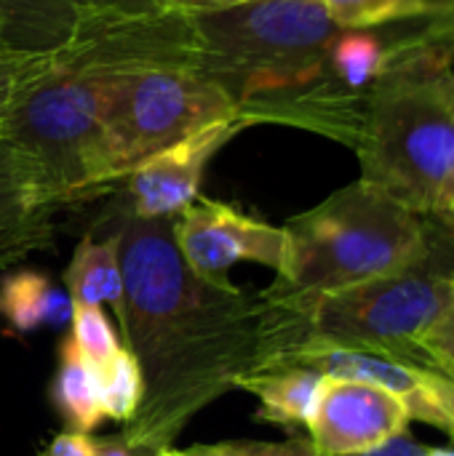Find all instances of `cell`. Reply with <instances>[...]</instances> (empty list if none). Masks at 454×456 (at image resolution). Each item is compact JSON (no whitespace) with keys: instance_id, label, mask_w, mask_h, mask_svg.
Listing matches in <instances>:
<instances>
[{"instance_id":"obj_25","label":"cell","mask_w":454,"mask_h":456,"mask_svg":"<svg viewBox=\"0 0 454 456\" xmlns=\"http://www.w3.org/2000/svg\"><path fill=\"white\" fill-rule=\"evenodd\" d=\"M431 216L454 230V163L450 174H447V179H444V184H442V190H439V198H436V206H433Z\"/></svg>"},{"instance_id":"obj_4","label":"cell","mask_w":454,"mask_h":456,"mask_svg":"<svg viewBox=\"0 0 454 456\" xmlns=\"http://www.w3.org/2000/svg\"><path fill=\"white\" fill-rule=\"evenodd\" d=\"M361 176L409 211L431 216L454 163V67L433 48L391 53L351 147Z\"/></svg>"},{"instance_id":"obj_6","label":"cell","mask_w":454,"mask_h":456,"mask_svg":"<svg viewBox=\"0 0 454 456\" xmlns=\"http://www.w3.org/2000/svg\"><path fill=\"white\" fill-rule=\"evenodd\" d=\"M238 115L227 91L190 61L187 45L134 64L120 77L107 115L118 179L179 139Z\"/></svg>"},{"instance_id":"obj_29","label":"cell","mask_w":454,"mask_h":456,"mask_svg":"<svg viewBox=\"0 0 454 456\" xmlns=\"http://www.w3.org/2000/svg\"><path fill=\"white\" fill-rule=\"evenodd\" d=\"M187 456H246L244 444H217V446H193Z\"/></svg>"},{"instance_id":"obj_1","label":"cell","mask_w":454,"mask_h":456,"mask_svg":"<svg viewBox=\"0 0 454 456\" xmlns=\"http://www.w3.org/2000/svg\"><path fill=\"white\" fill-rule=\"evenodd\" d=\"M115 235L123 273L118 323L144 382L120 436L158 454L244 377L297 350L300 326L294 310L265 291H225L198 278L177 248L174 219L126 214Z\"/></svg>"},{"instance_id":"obj_27","label":"cell","mask_w":454,"mask_h":456,"mask_svg":"<svg viewBox=\"0 0 454 456\" xmlns=\"http://www.w3.org/2000/svg\"><path fill=\"white\" fill-rule=\"evenodd\" d=\"M94 452H96V456H158L155 452H147V449H139V446L128 444L123 436L94 441Z\"/></svg>"},{"instance_id":"obj_18","label":"cell","mask_w":454,"mask_h":456,"mask_svg":"<svg viewBox=\"0 0 454 456\" xmlns=\"http://www.w3.org/2000/svg\"><path fill=\"white\" fill-rule=\"evenodd\" d=\"M340 29H380L409 19L423 0H321Z\"/></svg>"},{"instance_id":"obj_3","label":"cell","mask_w":454,"mask_h":456,"mask_svg":"<svg viewBox=\"0 0 454 456\" xmlns=\"http://www.w3.org/2000/svg\"><path fill=\"white\" fill-rule=\"evenodd\" d=\"M182 16L190 61L227 91L244 118L353 147L367 99L332 72L329 53L343 29L321 0H257Z\"/></svg>"},{"instance_id":"obj_2","label":"cell","mask_w":454,"mask_h":456,"mask_svg":"<svg viewBox=\"0 0 454 456\" xmlns=\"http://www.w3.org/2000/svg\"><path fill=\"white\" fill-rule=\"evenodd\" d=\"M187 45L182 13L96 16L19 94L0 134L48 179L64 206L118 184L107 115L115 88L134 64Z\"/></svg>"},{"instance_id":"obj_20","label":"cell","mask_w":454,"mask_h":456,"mask_svg":"<svg viewBox=\"0 0 454 456\" xmlns=\"http://www.w3.org/2000/svg\"><path fill=\"white\" fill-rule=\"evenodd\" d=\"M51 53L0 48V123L19 99V94L51 64Z\"/></svg>"},{"instance_id":"obj_22","label":"cell","mask_w":454,"mask_h":456,"mask_svg":"<svg viewBox=\"0 0 454 456\" xmlns=\"http://www.w3.org/2000/svg\"><path fill=\"white\" fill-rule=\"evenodd\" d=\"M246 456H321L308 438H292L286 444H244Z\"/></svg>"},{"instance_id":"obj_14","label":"cell","mask_w":454,"mask_h":456,"mask_svg":"<svg viewBox=\"0 0 454 456\" xmlns=\"http://www.w3.org/2000/svg\"><path fill=\"white\" fill-rule=\"evenodd\" d=\"M64 283L72 305H110L115 310V318L120 321L123 273L118 256V235L112 232L104 240H94L91 235H86L72 254V262L64 273Z\"/></svg>"},{"instance_id":"obj_7","label":"cell","mask_w":454,"mask_h":456,"mask_svg":"<svg viewBox=\"0 0 454 456\" xmlns=\"http://www.w3.org/2000/svg\"><path fill=\"white\" fill-rule=\"evenodd\" d=\"M174 240L185 265L217 289H235L230 283V267L238 262H257L276 275L286 259V232L244 211L195 198L179 216H174Z\"/></svg>"},{"instance_id":"obj_16","label":"cell","mask_w":454,"mask_h":456,"mask_svg":"<svg viewBox=\"0 0 454 456\" xmlns=\"http://www.w3.org/2000/svg\"><path fill=\"white\" fill-rule=\"evenodd\" d=\"M380 29L391 53L433 48L454 67V0H423L409 19Z\"/></svg>"},{"instance_id":"obj_24","label":"cell","mask_w":454,"mask_h":456,"mask_svg":"<svg viewBox=\"0 0 454 456\" xmlns=\"http://www.w3.org/2000/svg\"><path fill=\"white\" fill-rule=\"evenodd\" d=\"M244 3H257V0H153L158 11H174V13H201V11H219V8H233Z\"/></svg>"},{"instance_id":"obj_23","label":"cell","mask_w":454,"mask_h":456,"mask_svg":"<svg viewBox=\"0 0 454 456\" xmlns=\"http://www.w3.org/2000/svg\"><path fill=\"white\" fill-rule=\"evenodd\" d=\"M40 456H96V452H94V441H91L88 436L67 430V433L56 436V438L43 449V454Z\"/></svg>"},{"instance_id":"obj_11","label":"cell","mask_w":454,"mask_h":456,"mask_svg":"<svg viewBox=\"0 0 454 456\" xmlns=\"http://www.w3.org/2000/svg\"><path fill=\"white\" fill-rule=\"evenodd\" d=\"M75 0H0V24L5 29V48L51 53L70 45L91 19Z\"/></svg>"},{"instance_id":"obj_17","label":"cell","mask_w":454,"mask_h":456,"mask_svg":"<svg viewBox=\"0 0 454 456\" xmlns=\"http://www.w3.org/2000/svg\"><path fill=\"white\" fill-rule=\"evenodd\" d=\"M102 382V403H104V417L128 422L144 395V382L139 363L131 350H118L115 358L99 371Z\"/></svg>"},{"instance_id":"obj_32","label":"cell","mask_w":454,"mask_h":456,"mask_svg":"<svg viewBox=\"0 0 454 456\" xmlns=\"http://www.w3.org/2000/svg\"><path fill=\"white\" fill-rule=\"evenodd\" d=\"M158 456H187L185 452H174V449H163V452H158Z\"/></svg>"},{"instance_id":"obj_19","label":"cell","mask_w":454,"mask_h":456,"mask_svg":"<svg viewBox=\"0 0 454 456\" xmlns=\"http://www.w3.org/2000/svg\"><path fill=\"white\" fill-rule=\"evenodd\" d=\"M72 339L83 361L96 371H102L120 350L118 334L112 331L107 315L102 313V307H91V305L72 307Z\"/></svg>"},{"instance_id":"obj_15","label":"cell","mask_w":454,"mask_h":456,"mask_svg":"<svg viewBox=\"0 0 454 456\" xmlns=\"http://www.w3.org/2000/svg\"><path fill=\"white\" fill-rule=\"evenodd\" d=\"M54 406L72 433H91L104 417L99 371L83 361L72 334L59 342V369L51 387Z\"/></svg>"},{"instance_id":"obj_30","label":"cell","mask_w":454,"mask_h":456,"mask_svg":"<svg viewBox=\"0 0 454 456\" xmlns=\"http://www.w3.org/2000/svg\"><path fill=\"white\" fill-rule=\"evenodd\" d=\"M423 456H454V449H423Z\"/></svg>"},{"instance_id":"obj_5","label":"cell","mask_w":454,"mask_h":456,"mask_svg":"<svg viewBox=\"0 0 454 456\" xmlns=\"http://www.w3.org/2000/svg\"><path fill=\"white\" fill-rule=\"evenodd\" d=\"M431 216H420L364 179L284 224L286 259L270 297H316L423 265Z\"/></svg>"},{"instance_id":"obj_21","label":"cell","mask_w":454,"mask_h":456,"mask_svg":"<svg viewBox=\"0 0 454 456\" xmlns=\"http://www.w3.org/2000/svg\"><path fill=\"white\" fill-rule=\"evenodd\" d=\"M80 3L86 11L99 13V16H136V13H153L158 11L153 5V0H75Z\"/></svg>"},{"instance_id":"obj_33","label":"cell","mask_w":454,"mask_h":456,"mask_svg":"<svg viewBox=\"0 0 454 456\" xmlns=\"http://www.w3.org/2000/svg\"><path fill=\"white\" fill-rule=\"evenodd\" d=\"M0 48H5V29H3V24H0Z\"/></svg>"},{"instance_id":"obj_10","label":"cell","mask_w":454,"mask_h":456,"mask_svg":"<svg viewBox=\"0 0 454 456\" xmlns=\"http://www.w3.org/2000/svg\"><path fill=\"white\" fill-rule=\"evenodd\" d=\"M62 206L43 171L0 134V267L48 248Z\"/></svg>"},{"instance_id":"obj_28","label":"cell","mask_w":454,"mask_h":456,"mask_svg":"<svg viewBox=\"0 0 454 456\" xmlns=\"http://www.w3.org/2000/svg\"><path fill=\"white\" fill-rule=\"evenodd\" d=\"M425 342L433 347V350H439V353H444V355H450L454 361V321L450 318H444L428 337H425Z\"/></svg>"},{"instance_id":"obj_13","label":"cell","mask_w":454,"mask_h":456,"mask_svg":"<svg viewBox=\"0 0 454 456\" xmlns=\"http://www.w3.org/2000/svg\"><path fill=\"white\" fill-rule=\"evenodd\" d=\"M72 307L75 305L67 289L32 270L8 273L0 283V313L21 334L37 331L43 326L56 331L64 329L72 323Z\"/></svg>"},{"instance_id":"obj_9","label":"cell","mask_w":454,"mask_h":456,"mask_svg":"<svg viewBox=\"0 0 454 456\" xmlns=\"http://www.w3.org/2000/svg\"><path fill=\"white\" fill-rule=\"evenodd\" d=\"M254 123L244 115L211 123L177 144L150 155L123 182L131 211L139 219H174L201 192V182L211 158L241 131Z\"/></svg>"},{"instance_id":"obj_12","label":"cell","mask_w":454,"mask_h":456,"mask_svg":"<svg viewBox=\"0 0 454 456\" xmlns=\"http://www.w3.org/2000/svg\"><path fill=\"white\" fill-rule=\"evenodd\" d=\"M321 385H324V374L318 371L300 369V366H281V369H265L249 374L235 387L252 393L260 401V411H257L260 419L284 428H297V425H308Z\"/></svg>"},{"instance_id":"obj_31","label":"cell","mask_w":454,"mask_h":456,"mask_svg":"<svg viewBox=\"0 0 454 456\" xmlns=\"http://www.w3.org/2000/svg\"><path fill=\"white\" fill-rule=\"evenodd\" d=\"M447 278L452 281V305H450V313H447V318H450V321H454V265L450 267V275H447Z\"/></svg>"},{"instance_id":"obj_8","label":"cell","mask_w":454,"mask_h":456,"mask_svg":"<svg viewBox=\"0 0 454 456\" xmlns=\"http://www.w3.org/2000/svg\"><path fill=\"white\" fill-rule=\"evenodd\" d=\"M409 409L391 390L324 377L313 414L308 419V441L321 456H361L385 446L409 430Z\"/></svg>"},{"instance_id":"obj_26","label":"cell","mask_w":454,"mask_h":456,"mask_svg":"<svg viewBox=\"0 0 454 456\" xmlns=\"http://www.w3.org/2000/svg\"><path fill=\"white\" fill-rule=\"evenodd\" d=\"M423 449H425V446H420V444L412 438V433L404 430L401 436H396V438L388 441L385 446H380V449H375V452L361 456H423Z\"/></svg>"}]
</instances>
